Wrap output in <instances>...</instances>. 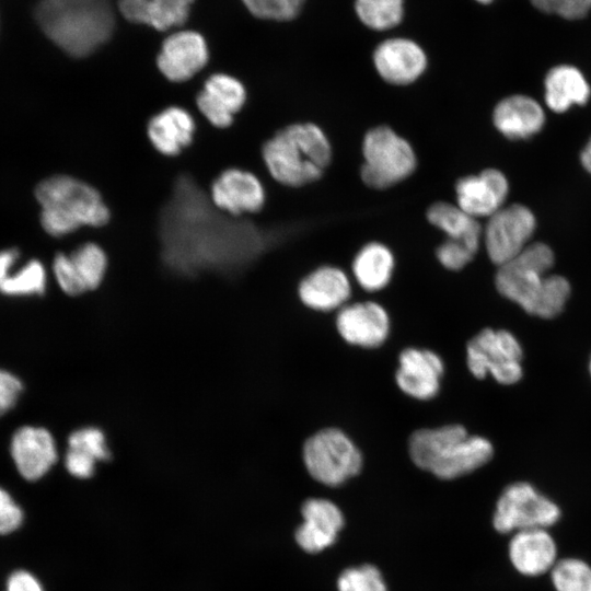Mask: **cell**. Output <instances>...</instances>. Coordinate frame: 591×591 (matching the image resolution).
Instances as JSON below:
<instances>
[{
	"label": "cell",
	"mask_w": 591,
	"mask_h": 591,
	"mask_svg": "<svg viewBox=\"0 0 591 591\" xmlns=\"http://www.w3.org/2000/svg\"><path fill=\"white\" fill-rule=\"evenodd\" d=\"M553 264L554 254L548 245L529 244L518 256L498 266L497 290L529 314L554 317L569 298L570 283L563 276L547 275Z\"/></svg>",
	"instance_id": "obj_2"
},
{
	"label": "cell",
	"mask_w": 591,
	"mask_h": 591,
	"mask_svg": "<svg viewBox=\"0 0 591 591\" xmlns=\"http://www.w3.org/2000/svg\"><path fill=\"white\" fill-rule=\"evenodd\" d=\"M298 293L308 308L327 312L345 305L351 294V285L340 268L321 266L302 279Z\"/></svg>",
	"instance_id": "obj_22"
},
{
	"label": "cell",
	"mask_w": 591,
	"mask_h": 591,
	"mask_svg": "<svg viewBox=\"0 0 591 591\" xmlns=\"http://www.w3.org/2000/svg\"><path fill=\"white\" fill-rule=\"evenodd\" d=\"M40 223L53 236H62L82 225L107 223L109 210L101 194L89 184L68 175H56L40 182L35 189Z\"/></svg>",
	"instance_id": "obj_6"
},
{
	"label": "cell",
	"mask_w": 591,
	"mask_h": 591,
	"mask_svg": "<svg viewBox=\"0 0 591 591\" xmlns=\"http://www.w3.org/2000/svg\"><path fill=\"white\" fill-rule=\"evenodd\" d=\"M303 462L316 482L337 487L359 474L362 454L344 431L325 428L304 442Z\"/></svg>",
	"instance_id": "obj_8"
},
{
	"label": "cell",
	"mask_w": 591,
	"mask_h": 591,
	"mask_svg": "<svg viewBox=\"0 0 591 591\" xmlns=\"http://www.w3.org/2000/svg\"><path fill=\"white\" fill-rule=\"evenodd\" d=\"M10 451L19 473L27 480L42 478L57 461L55 440L47 429L40 427L18 429Z\"/></svg>",
	"instance_id": "obj_20"
},
{
	"label": "cell",
	"mask_w": 591,
	"mask_h": 591,
	"mask_svg": "<svg viewBox=\"0 0 591 591\" xmlns=\"http://www.w3.org/2000/svg\"><path fill=\"white\" fill-rule=\"evenodd\" d=\"M302 524L296 530L297 544L309 554H316L332 546L345 518L333 501L324 498H310L301 507Z\"/></svg>",
	"instance_id": "obj_14"
},
{
	"label": "cell",
	"mask_w": 591,
	"mask_h": 591,
	"mask_svg": "<svg viewBox=\"0 0 591 591\" xmlns=\"http://www.w3.org/2000/svg\"><path fill=\"white\" fill-rule=\"evenodd\" d=\"M476 253L465 244L447 239L437 247L436 256L447 269L460 270L474 258Z\"/></svg>",
	"instance_id": "obj_37"
},
{
	"label": "cell",
	"mask_w": 591,
	"mask_h": 591,
	"mask_svg": "<svg viewBox=\"0 0 591 591\" xmlns=\"http://www.w3.org/2000/svg\"><path fill=\"white\" fill-rule=\"evenodd\" d=\"M208 61L205 38L194 31L173 33L162 44L157 65L162 74L174 82L190 79Z\"/></svg>",
	"instance_id": "obj_15"
},
{
	"label": "cell",
	"mask_w": 591,
	"mask_h": 591,
	"mask_svg": "<svg viewBox=\"0 0 591 591\" xmlns=\"http://www.w3.org/2000/svg\"><path fill=\"white\" fill-rule=\"evenodd\" d=\"M535 227V217L524 205L503 206L491 215L484 232L490 260L501 266L518 256L529 245Z\"/></svg>",
	"instance_id": "obj_11"
},
{
	"label": "cell",
	"mask_w": 591,
	"mask_h": 591,
	"mask_svg": "<svg viewBox=\"0 0 591 591\" xmlns=\"http://www.w3.org/2000/svg\"><path fill=\"white\" fill-rule=\"evenodd\" d=\"M7 591H43V588L32 573L19 570L10 576Z\"/></svg>",
	"instance_id": "obj_42"
},
{
	"label": "cell",
	"mask_w": 591,
	"mask_h": 591,
	"mask_svg": "<svg viewBox=\"0 0 591 591\" xmlns=\"http://www.w3.org/2000/svg\"><path fill=\"white\" fill-rule=\"evenodd\" d=\"M493 121L497 130L508 139H528L541 131L545 124V113L534 99L515 94L496 105Z\"/></svg>",
	"instance_id": "obj_23"
},
{
	"label": "cell",
	"mask_w": 591,
	"mask_h": 591,
	"mask_svg": "<svg viewBox=\"0 0 591 591\" xmlns=\"http://www.w3.org/2000/svg\"><path fill=\"white\" fill-rule=\"evenodd\" d=\"M53 271L61 290L70 296H77L85 292L84 288L76 277L69 256L57 254L53 263Z\"/></svg>",
	"instance_id": "obj_38"
},
{
	"label": "cell",
	"mask_w": 591,
	"mask_h": 591,
	"mask_svg": "<svg viewBox=\"0 0 591 591\" xmlns=\"http://www.w3.org/2000/svg\"><path fill=\"white\" fill-rule=\"evenodd\" d=\"M590 373H591V360H590Z\"/></svg>",
	"instance_id": "obj_46"
},
{
	"label": "cell",
	"mask_w": 591,
	"mask_h": 591,
	"mask_svg": "<svg viewBox=\"0 0 591 591\" xmlns=\"http://www.w3.org/2000/svg\"><path fill=\"white\" fill-rule=\"evenodd\" d=\"M428 221L445 233L448 240L460 242L478 251L482 227L477 219L466 213L457 205L445 201L432 204L427 210Z\"/></svg>",
	"instance_id": "obj_28"
},
{
	"label": "cell",
	"mask_w": 591,
	"mask_h": 591,
	"mask_svg": "<svg viewBox=\"0 0 591 591\" xmlns=\"http://www.w3.org/2000/svg\"><path fill=\"white\" fill-rule=\"evenodd\" d=\"M443 372L444 363L438 354L429 349L409 347L398 356L395 381L406 395L427 401L438 394Z\"/></svg>",
	"instance_id": "obj_13"
},
{
	"label": "cell",
	"mask_w": 591,
	"mask_h": 591,
	"mask_svg": "<svg viewBox=\"0 0 591 591\" xmlns=\"http://www.w3.org/2000/svg\"><path fill=\"white\" fill-rule=\"evenodd\" d=\"M18 258L19 252L15 248L0 251V285L9 277Z\"/></svg>",
	"instance_id": "obj_43"
},
{
	"label": "cell",
	"mask_w": 591,
	"mask_h": 591,
	"mask_svg": "<svg viewBox=\"0 0 591 591\" xmlns=\"http://www.w3.org/2000/svg\"><path fill=\"white\" fill-rule=\"evenodd\" d=\"M23 521V511L10 494L0 487V534L16 530Z\"/></svg>",
	"instance_id": "obj_39"
},
{
	"label": "cell",
	"mask_w": 591,
	"mask_h": 591,
	"mask_svg": "<svg viewBox=\"0 0 591 591\" xmlns=\"http://www.w3.org/2000/svg\"><path fill=\"white\" fill-rule=\"evenodd\" d=\"M45 289L46 270L37 259L27 262L0 285V292L8 296L42 294Z\"/></svg>",
	"instance_id": "obj_32"
},
{
	"label": "cell",
	"mask_w": 591,
	"mask_h": 591,
	"mask_svg": "<svg viewBox=\"0 0 591 591\" xmlns=\"http://www.w3.org/2000/svg\"><path fill=\"white\" fill-rule=\"evenodd\" d=\"M557 544L548 529H528L512 533L508 556L513 568L526 577L551 572L557 563Z\"/></svg>",
	"instance_id": "obj_18"
},
{
	"label": "cell",
	"mask_w": 591,
	"mask_h": 591,
	"mask_svg": "<svg viewBox=\"0 0 591 591\" xmlns=\"http://www.w3.org/2000/svg\"><path fill=\"white\" fill-rule=\"evenodd\" d=\"M415 465L440 479H454L485 465L494 454L484 437L470 436L462 425L416 430L409 437Z\"/></svg>",
	"instance_id": "obj_4"
},
{
	"label": "cell",
	"mask_w": 591,
	"mask_h": 591,
	"mask_svg": "<svg viewBox=\"0 0 591 591\" xmlns=\"http://www.w3.org/2000/svg\"><path fill=\"white\" fill-rule=\"evenodd\" d=\"M544 99L551 111L564 113L572 105H584L591 88L582 72L570 65L552 68L544 80Z\"/></svg>",
	"instance_id": "obj_26"
},
{
	"label": "cell",
	"mask_w": 591,
	"mask_h": 591,
	"mask_svg": "<svg viewBox=\"0 0 591 591\" xmlns=\"http://www.w3.org/2000/svg\"><path fill=\"white\" fill-rule=\"evenodd\" d=\"M270 175L280 184L299 187L322 177L332 159L325 132L313 123L287 126L262 150Z\"/></svg>",
	"instance_id": "obj_5"
},
{
	"label": "cell",
	"mask_w": 591,
	"mask_h": 591,
	"mask_svg": "<svg viewBox=\"0 0 591 591\" xmlns=\"http://www.w3.org/2000/svg\"><path fill=\"white\" fill-rule=\"evenodd\" d=\"M188 177L177 181L163 211L161 234L169 262L182 268L241 263L259 247L256 231L213 211Z\"/></svg>",
	"instance_id": "obj_1"
},
{
	"label": "cell",
	"mask_w": 591,
	"mask_h": 591,
	"mask_svg": "<svg viewBox=\"0 0 591 591\" xmlns=\"http://www.w3.org/2000/svg\"><path fill=\"white\" fill-rule=\"evenodd\" d=\"M480 3H484V4H487V3H490L493 0H476Z\"/></svg>",
	"instance_id": "obj_45"
},
{
	"label": "cell",
	"mask_w": 591,
	"mask_h": 591,
	"mask_svg": "<svg viewBox=\"0 0 591 591\" xmlns=\"http://www.w3.org/2000/svg\"><path fill=\"white\" fill-rule=\"evenodd\" d=\"M96 460L91 455L74 449H68L65 464L67 471L74 477L88 478L94 473Z\"/></svg>",
	"instance_id": "obj_41"
},
{
	"label": "cell",
	"mask_w": 591,
	"mask_h": 591,
	"mask_svg": "<svg viewBox=\"0 0 591 591\" xmlns=\"http://www.w3.org/2000/svg\"><path fill=\"white\" fill-rule=\"evenodd\" d=\"M362 154L361 178L375 189H385L406 179L417 165L410 143L387 126H378L366 134Z\"/></svg>",
	"instance_id": "obj_7"
},
{
	"label": "cell",
	"mask_w": 591,
	"mask_h": 591,
	"mask_svg": "<svg viewBox=\"0 0 591 591\" xmlns=\"http://www.w3.org/2000/svg\"><path fill=\"white\" fill-rule=\"evenodd\" d=\"M541 12L566 20H579L591 10V0H530Z\"/></svg>",
	"instance_id": "obj_36"
},
{
	"label": "cell",
	"mask_w": 591,
	"mask_h": 591,
	"mask_svg": "<svg viewBox=\"0 0 591 591\" xmlns=\"http://www.w3.org/2000/svg\"><path fill=\"white\" fill-rule=\"evenodd\" d=\"M68 256L72 270L85 291L101 285L107 267V257L97 244L85 243Z\"/></svg>",
	"instance_id": "obj_29"
},
{
	"label": "cell",
	"mask_w": 591,
	"mask_h": 591,
	"mask_svg": "<svg viewBox=\"0 0 591 591\" xmlns=\"http://www.w3.org/2000/svg\"><path fill=\"white\" fill-rule=\"evenodd\" d=\"M394 269L391 250L380 242H370L357 253L352 273L359 286L370 292L382 290L389 285Z\"/></svg>",
	"instance_id": "obj_27"
},
{
	"label": "cell",
	"mask_w": 591,
	"mask_h": 591,
	"mask_svg": "<svg viewBox=\"0 0 591 591\" xmlns=\"http://www.w3.org/2000/svg\"><path fill=\"white\" fill-rule=\"evenodd\" d=\"M549 573L556 591H591V566L580 558L558 559Z\"/></svg>",
	"instance_id": "obj_31"
},
{
	"label": "cell",
	"mask_w": 591,
	"mask_h": 591,
	"mask_svg": "<svg viewBox=\"0 0 591 591\" xmlns=\"http://www.w3.org/2000/svg\"><path fill=\"white\" fill-rule=\"evenodd\" d=\"M22 390L20 379L8 371L0 370V416L13 408Z\"/></svg>",
	"instance_id": "obj_40"
},
{
	"label": "cell",
	"mask_w": 591,
	"mask_h": 591,
	"mask_svg": "<svg viewBox=\"0 0 591 591\" xmlns=\"http://www.w3.org/2000/svg\"><path fill=\"white\" fill-rule=\"evenodd\" d=\"M561 511L548 497L529 483L508 485L499 496L493 517L495 530L502 534L528 529H548L558 522Z\"/></svg>",
	"instance_id": "obj_9"
},
{
	"label": "cell",
	"mask_w": 591,
	"mask_h": 591,
	"mask_svg": "<svg viewBox=\"0 0 591 591\" xmlns=\"http://www.w3.org/2000/svg\"><path fill=\"white\" fill-rule=\"evenodd\" d=\"M373 62L384 81L406 85L422 74L427 58L421 47L415 42L406 38H391L376 47Z\"/></svg>",
	"instance_id": "obj_19"
},
{
	"label": "cell",
	"mask_w": 591,
	"mask_h": 591,
	"mask_svg": "<svg viewBox=\"0 0 591 591\" xmlns=\"http://www.w3.org/2000/svg\"><path fill=\"white\" fill-rule=\"evenodd\" d=\"M509 184L502 172L486 169L477 175H467L455 184L456 205L474 218H489L503 207Z\"/></svg>",
	"instance_id": "obj_17"
},
{
	"label": "cell",
	"mask_w": 591,
	"mask_h": 591,
	"mask_svg": "<svg viewBox=\"0 0 591 591\" xmlns=\"http://www.w3.org/2000/svg\"><path fill=\"white\" fill-rule=\"evenodd\" d=\"M390 316L374 301L345 304L336 316L339 335L350 345L375 348L381 346L390 333Z\"/></svg>",
	"instance_id": "obj_12"
},
{
	"label": "cell",
	"mask_w": 591,
	"mask_h": 591,
	"mask_svg": "<svg viewBox=\"0 0 591 591\" xmlns=\"http://www.w3.org/2000/svg\"><path fill=\"white\" fill-rule=\"evenodd\" d=\"M69 449L82 451L96 461H106L109 450L104 433L94 427H86L73 431L68 438Z\"/></svg>",
	"instance_id": "obj_35"
},
{
	"label": "cell",
	"mask_w": 591,
	"mask_h": 591,
	"mask_svg": "<svg viewBox=\"0 0 591 591\" xmlns=\"http://www.w3.org/2000/svg\"><path fill=\"white\" fill-rule=\"evenodd\" d=\"M34 15L46 36L72 57L97 49L115 24L111 0H38Z\"/></svg>",
	"instance_id": "obj_3"
},
{
	"label": "cell",
	"mask_w": 591,
	"mask_h": 591,
	"mask_svg": "<svg viewBox=\"0 0 591 591\" xmlns=\"http://www.w3.org/2000/svg\"><path fill=\"white\" fill-rule=\"evenodd\" d=\"M210 197L213 206L228 215L257 212L265 204V190L251 172L229 169L212 183Z\"/></svg>",
	"instance_id": "obj_16"
},
{
	"label": "cell",
	"mask_w": 591,
	"mask_h": 591,
	"mask_svg": "<svg viewBox=\"0 0 591 591\" xmlns=\"http://www.w3.org/2000/svg\"><path fill=\"white\" fill-rule=\"evenodd\" d=\"M256 18L276 21L293 19L304 0H242Z\"/></svg>",
	"instance_id": "obj_34"
},
{
	"label": "cell",
	"mask_w": 591,
	"mask_h": 591,
	"mask_svg": "<svg viewBox=\"0 0 591 591\" xmlns=\"http://www.w3.org/2000/svg\"><path fill=\"white\" fill-rule=\"evenodd\" d=\"M246 91L234 77L216 73L205 82L197 96V105L202 115L216 127H228L233 116L244 105Z\"/></svg>",
	"instance_id": "obj_21"
},
{
	"label": "cell",
	"mask_w": 591,
	"mask_h": 591,
	"mask_svg": "<svg viewBox=\"0 0 591 591\" xmlns=\"http://www.w3.org/2000/svg\"><path fill=\"white\" fill-rule=\"evenodd\" d=\"M355 7L361 22L378 31L397 25L403 16V0H356Z\"/></svg>",
	"instance_id": "obj_30"
},
{
	"label": "cell",
	"mask_w": 591,
	"mask_h": 591,
	"mask_svg": "<svg viewBox=\"0 0 591 591\" xmlns=\"http://www.w3.org/2000/svg\"><path fill=\"white\" fill-rule=\"evenodd\" d=\"M193 1L118 0V9L129 22L146 24L159 31H165L185 23Z\"/></svg>",
	"instance_id": "obj_25"
},
{
	"label": "cell",
	"mask_w": 591,
	"mask_h": 591,
	"mask_svg": "<svg viewBox=\"0 0 591 591\" xmlns=\"http://www.w3.org/2000/svg\"><path fill=\"white\" fill-rule=\"evenodd\" d=\"M522 348L508 331L484 328L466 346V362L477 379L490 374L498 383L509 385L522 376Z\"/></svg>",
	"instance_id": "obj_10"
},
{
	"label": "cell",
	"mask_w": 591,
	"mask_h": 591,
	"mask_svg": "<svg viewBox=\"0 0 591 591\" xmlns=\"http://www.w3.org/2000/svg\"><path fill=\"white\" fill-rule=\"evenodd\" d=\"M338 591H387L378 567L363 564L345 569L337 579Z\"/></svg>",
	"instance_id": "obj_33"
},
{
	"label": "cell",
	"mask_w": 591,
	"mask_h": 591,
	"mask_svg": "<svg viewBox=\"0 0 591 591\" xmlns=\"http://www.w3.org/2000/svg\"><path fill=\"white\" fill-rule=\"evenodd\" d=\"M147 132L160 153L176 155L192 142L195 121L184 108L169 107L150 119Z\"/></svg>",
	"instance_id": "obj_24"
},
{
	"label": "cell",
	"mask_w": 591,
	"mask_h": 591,
	"mask_svg": "<svg viewBox=\"0 0 591 591\" xmlns=\"http://www.w3.org/2000/svg\"><path fill=\"white\" fill-rule=\"evenodd\" d=\"M580 159L582 166L591 174V137L581 151Z\"/></svg>",
	"instance_id": "obj_44"
}]
</instances>
